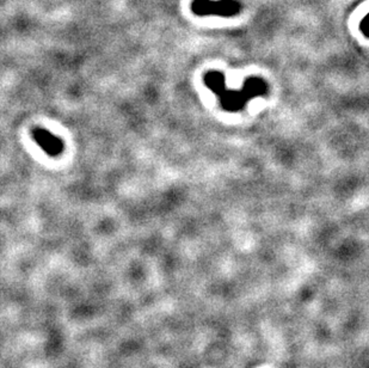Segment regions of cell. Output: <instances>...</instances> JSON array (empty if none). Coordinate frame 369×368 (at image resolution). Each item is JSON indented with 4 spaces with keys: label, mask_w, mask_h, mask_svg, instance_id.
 Here are the masks:
<instances>
[{
    "label": "cell",
    "mask_w": 369,
    "mask_h": 368,
    "mask_svg": "<svg viewBox=\"0 0 369 368\" xmlns=\"http://www.w3.org/2000/svg\"><path fill=\"white\" fill-rule=\"evenodd\" d=\"M365 25H367V17H364L363 19H362L361 22V26H360V30L362 33H363L364 36H368L367 35V30H365Z\"/></svg>",
    "instance_id": "277c9868"
},
{
    "label": "cell",
    "mask_w": 369,
    "mask_h": 368,
    "mask_svg": "<svg viewBox=\"0 0 369 368\" xmlns=\"http://www.w3.org/2000/svg\"><path fill=\"white\" fill-rule=\"evenodd\" d=\"M239 0H194L191 10L196 16L234 17L241 11Z\"/></svg>",
    "instance_id": "7a4b0ae2"
},
{
    "label": "cell",
    "mask_w": 369,
    "mask_h": 368,
    "mask_svg": "<svg viewBox=\"0 0 369 368\" xmlns=\"http://www.w3.org/2000/svg\"><path fill=\"white\" fill-rule=\"evenodd\" d=\"M34 140L37 145L49 156H59L64 149V144L55 134L50 133L47 129H36L34 132Z\"/></svg>",
    "instance_id": "3957f363"
},
{
    "label": "cell",
    "mask_w": 369,
    "mask_h": 368,
    "mask_svg": "<svg viewBox=\"0 0 369 368\" xmlns=\"http://www.w3.org/2000/svg\"><path fill=\"white\" fill-rule=\"evenodd\" d=\"M204 83L218 95L221 107L227 111H238L245 107L249 101L256 96L268 94V85L261 78L251 77L244 83L240 91L228 90L225 85V77L220 72H209L204 76Z\"/></svg>",
    "instance_id": "6da1fadb"
}]
</instances>
